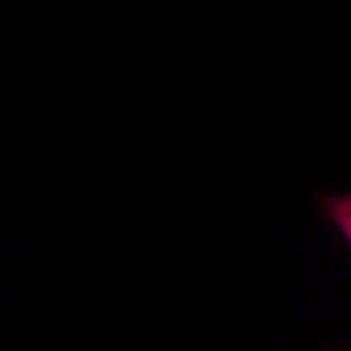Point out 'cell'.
I'll return each mask as SVG.
<instances>
[{"instance_id":"6da1fadb","label":"cell","mask_w":351,"mask_h":351,"mask_svg":"<svg viewBox=\"0 0 351 351\" xmlns=\"http://www.w3.org/2000/svg\"><path fill=\"white\" fill-rule=\"evenodd\" d=\"M319 208L324 218L339 228L341 234L350 243L351 239V195H322L319 199Z\"/></svg>"}]
</instances>
